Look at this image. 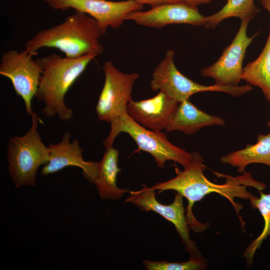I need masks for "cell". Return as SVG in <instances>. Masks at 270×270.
I'll return each mask as SVG.
<instances>
[{"mask_svg": "<svg viewBox=\"0 0 270 270\" xmlns=\"http://www.w3.org/2000/svg\"><path fill=\"white\" fill-rule=\"evenodd\" d=\"M110 124V133L103 142L106 148L112 146L119 134L125 132L136 142L138 150L147 152L153 157L160 168L164 167L168 160L174 161L185 168L192 160L193 152H187L172 144L164 132L146 129L133 120L126 112L112 120Z\"/></svg>", "mask_w": 270, "mask_h": 270, "instance_id": "5b68a950", "label": "cell"}, {"mask_svg": "<svg viewBox=\"0 0 270 270\" xmlns=\"http://www.w3.org/2000/svg\"><path fill=\"white\" fill-rule=\"evenodd\" d=\"M55 10L73 8L88 14L97 22L102 34L108 27L118 28L126 16L134 11L142 10L144 5L132 0L114 2L108 0H45Z\"/></svg>", "mask_w": 270, "mask_h": 270, "instance_id": "8fae6325", "label": "cell"}, {"mask_svg": "<svg viewBox=\"0 0 270 270\" xmlns=\"http://www.w3.org/2000/svg\"><path fill=\"white\" fill-rule=\"evenodd\" d=\"M260 12L254 0H226L225 5L218 12L206 17L204 26L212 29L217 26L222 20L236 17L240 20L250 22Z\"/></svg>", "mask_w": 270, "mask_h": 270, "instance_id": "d6986e66", "label": "cell"}, {"mask_svg": "<svg viewBox=\"0 0 270 270\" xmlns=\"http://www.w3.org/2000/svg\"><path fill=\"white\" fill-rule=\"evenodd\" d=\"M262 7L266 10L270 14V0H260Z\"/></svg>", "mask_w": 270, "mask_h": 270, "instance_id": "cb8c5ba5", "label": "cell"}, {"mask_svg": "<svg viewBox=\"0 0 270 270\" xmlns=\"http://www.w3.org/2000/svg\"><path fill=\"white\" fill-rule=\"evenodd\" d=\"M242 79L260 88L270 104V28L266 43L258 57L244 68Z\"/></svg>", "mask_w": 270, "mask_h": 270, "instance_id": "ac0fdd59", "label": "cell"}, {"mask_svg": "<svg viewBox=\"0 0 270 270\" xmlns=\"http://www.w3.org/2000/svg\"><path fill=\"white\" fill-rule=\"evenodd\" d=\"M260 196H254L250 202L253 208L258 209L261 214L264 222V227L259 236L249 244L243 256L246 258L248 265H251L254 256L260 248L263 241L267 237L270 238V194H265L260 192Z\"/></svg>", "mask_w": 270, "mask_h": 270, "instance_id": "ffe728a7", "label": "cell"}, {"mask_svg": "<svg viewBox=\"0 0 270 270\" xmlns=\"http://www.w3.org/2000/svg\"><path fill=\"white\" fill-rule=\"evenodd\" d=\"M135 2L144 5V4H148L152 7L156 6H158L168 4L182 2L181 0H132Z\"/></svg>", "mask_w": 270, "mask_h": 270, "instance_id": "7402d4cb", "label": "cell"}, {"mask_svg": "<svg viewBox=\"0 0 270 270\" xmlns=\"http://www.w3.org/2000/svg\"><path fill=\"white\" fill-rule=\"evenodd\" d=\"M179 102L162 91L154 97L140 101L131 100L126 112L136 122L155 131L166 130Z\"/></svg>", "mask_w": 270, "mask_h": 270, "instance_id": "5bb4252c", "label": "cell"}, {"mask_svg": "<svg viewBox=\"0 0 270 270\" xmlns=\"http://www.w3.org/2000/svg\"><path fill=\"white\" fill-rule=\"evenodd\" d=\"M206 17L197 6L182 2L152 7L146 11H134L128 14L125 20H134L140 25L160 28L174 24L204 26Z\"/></svg>", "mask_w": 270, "mask_h": 270, "instance_id": "7c38bea8", "label": "cell"}, {"mask_svg": "<svg viewBox=\"0 0 270 270\" xmlns=\"http://www.w3.org/2000/svg\"><path fill=\"white\" fill-rule=\"evenodd\" d=\"M104 82L96 106L98 119L110 122L126 112L131 100L134 84L139 78L135 72L125 74L120 71L111 61L103 66Z\"/></svg>", "mask_w": 270, "mask_h": 270, "instance_id": "9c48e42d", "label": "cell"}, {"mask_svg": "<svg viewBox=\"0 0 270 270\" xmlns=\"http://www.w3.org/2000/svg\"><path fill=\"white\" fill-rule=\"evenodd\" d=\"M182 2L187 4L189 5L194 6H198L206 4L210 2L212 0H181Z\"/></svg>", "mask_w": 270, "mask_h": 270, "instance_id": "603a6c76", "label": "cell"}, {"mask_svg": "<svg viewBox=\"0 0 270 270\" xmlns=\"http://www.w3.org/2000/svg\"><path fill=\"white\" fill-rule=\"evenodd\" d=\"M102 35L93 18L76 11L62 22L38 31L26 42L24 50L33 56L43 48H57L68 58L90 54L98 56L104 51L99 40Z\"/></svg>", "mask_w": 270, "mask_h": 270, "instance_id": "7a4b0ae2", "label": "cell"}, {"mask_svg": "<svg viewBox=\"0 0 270 270\" xmlns=\"http://www.w3.org/2000/svg\"><path fill=\"white\" fill-rule=\"evenodd\" d=\"M257 142L248 144L244 148L223 155L222 164L238 168V172L242 173L246 167L252 164H262L270 167V132L258 134Z\"/></svg>", "mask_w": 270, "mask_h": 270, "instance_id": "e0dca14e", "label": "cell"}, {"mask_svg": "<svg viewBox=\"0 0 270 270\" xmlns=\"http://www.w3.org/2000/svg\"><path fill=\"white\" fill-rule=\"evenodd\" d=\"M119 151L112 146L106 148L102 159L96 162V170L91 183L94 184L102 200H116L128 192V188H120L116 184L120 172L118 166Z\"/></svg>", "mask_w": 270, "mask_h": 270, "instance_id": "9a60e30c", "label": "cell"}, {"mask_svg": "<svg viewBox=\"0 0 270 270\" xmlns=\"http://www.w3.org/2000/svg\"><path fill=\"white\" fill-rule=\"evenodd\" d=\"M225 123L222 118L202 111L187 99L179 102L165 130L168 132L178 131L192 134L204 127L223 126Z\"/></svg>", "mask_w": 270, "mask_h": 270, "instance_id": "2e32d148", "label": "cell"}, {"mask_svg": "<svg viewBox=\"0 0 270 270\" xmlns=\"http://www.w3.org/2000/svg\"><path fill=\"white\" fill-rule=\"evenodd\" d=\"M31 117L32 126L26 134L10 137L7 145L8 172L16 188L34 186L38 168L49 160V148L38 130L43 122L35 112Z\"/></svg>", "mask_w": 270, "mask_h": 270, "instance_id": "277c9868", "label": "cell"}, {"mask_svg": "<svg viewBox=\"0 0 270 270\" xmlns=\"http://www.w3.org/2000/svg\"><path fill=\"white\" fill-rule=\"evenodd\" d=\"M266 126L268 128H270V120L266 124Z\"/></svg>", "mask_w": 270, "mask_h": 270, "instance_id": "d4e9b609", "label": "cell"}, {"mask_svg": "<svg viewBox=\"0 0 270 270\" xmlns=\"http://www.w3.org/2000/svg\"><path fill=\"white\" fill-rule=\"evenodd\" d=\"M143 264L147 270H202L207 267L206 260L203 256L191 258L184 262H168L144 260Z\"/></svg>", "mask_w": 270, "mask_h": 270, "instance_id": "44dd1931", "label": "cell"}, {"mask_svg": "<svg viewBox=\"0 0 270 270\" xmlns=\"http://www.w3.org/2000/svg\"><path fill=\"white\" fill-rule=\"evenodd\" d=\"M206 168L201 156L194 152L190 164L184 168L182 171L178 172L174 178L166 182H157L152 187L158 191V194L168 190H174L188 200L186 215L190 229L195 232H202L208 225L196 220L192 212V206L195 202L201 200L211 193L218 194L230 201L236 210L242 228H244V222L240 216V211L242 206L236 202L234 198L250 201L254 196L248 191L247 188L252 187L260 192L265 189V184L254 179L252 173L246 171L242 175L236 176L214 172L218 176L226 178L224 183L216 184L205 176L204 172Z\"/></svg>", "mask_w": 270, "mask_h": 270, "instance_id": "6da1fadb", "label": "cell"}, {"mask_svg": "<svg viewBox=\"0 0 270 270\" xmlns=\"http://www.w3.org/2000/svg\"><path fill=\"white\" fill-rule=\"evenodd\" d=\"M34 56L24 49L18 52L8 50L0 58V74L10 81L18 96L24 102L26 113H34L32 108V98L36 96L40 80L43 71L41 58Z\"/></svg>", "mask_w": 270, "mask_h": 270, "instance_id": "52a82bcc", "label": "cell"}, {"mask_svg": "<svg viewBox=\"0 0 270 270\" xmlns=\"http://www.w3.org/2000/svg\"><path fill=\"white\" fill-rule=\"evenodd\" d=\"M97 56L90 54L78 58L62 57L52 54L40 58L43 71L36 97L44 104L42 114L46 118L58 116L66 122L73 117L64 96L89 63Z\"/></svg>", "mask_w": 270, "mask_h": 270, "instance_id": "3957f363", "label": "cell"}, {"mask_svg": "<svg viewBox=\"0 0 270 270\" xmlns=\"http://www.w3.org/2000/svg\"><path fill=\"white\" fill-rule=\"evenodd\" d=\"M248 20H242L239 29L231 43L223 50L219 58L210 66L202 68L200 74L212 78L214 84L224 86H237L243 72L242 62L246 50L258 34L249 37Z\"/></svg>", "mask_w": 270, "mask_h": 270, "instance_id": "30bf717a", "label": "cell"}, {"mask_svg": "<svg viewBox=\"0 0 270 270\" xmlns=\"http://www.w3.org/2000/svg\"><path fill=\"white\" fill-rule=\"evenodd\" d=\"M174 50H167L164 58L152 74L150 85L152 91H162L178 102L189 99L191 96L200 92H223L234 97H240L253 88L249 84L224 86L215 84L205 86L197 83L184 76L177 69L174 61Z\"/></svg>", "mask_w": 270, "mask_h": 270, "instance_id": "8992f818", "label": "cell"}, {"mask_svg": "<svg viewBox=\"0 0 270 270\" xmlns=\"http://www.w3.org/2000/svg\"><path fill=\"white\" fill-rule=\"evenodd\" d=\"M126 202L137 206L144 212H154L171 222L178 234L185 250L191 258L202 256L195 242L190 237V226L186 210L184 206V196L180 193L175 194L172 203L166 205L160 202L156 197V190L152 187L142 184L138 190L129 192Z\"/></svg>", "mask_w": 270, "mask_h": 270, "instance_id": "ba28073f", "label": "cell"}, {"mask_svg": "<svg viewBox=\"0 0 270 270\" xmlns=\"http://www.w3.org/2000/svg\"><path fill=\"white\" fill-rule=\"evenodd\" d=\"M71 137V133L66 131L63 134L60 142L48 144L49 160L42 168L41 174L46 176L69 166H76L82 170L84 176L90 182L95 173L96 162L84 160L83 149L80 146L78 140L74 139L70 142Z\"/></svg>", "mask_w": 270, "mask_h": 270, "instance_id": "4fadbf2b", "label": "cell"}]
</instances>
